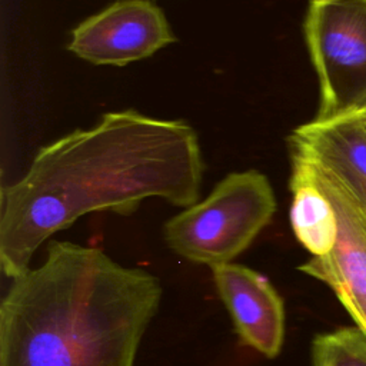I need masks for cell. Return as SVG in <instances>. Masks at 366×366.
<instances>
[{
	"label": "cell",
	"mask_w": 366,
	"mask_h": 366,
	"mask_svg": "<svg viewBox=\"0 0 366 366\" xmlns=\"http://www.w3.org/2000/svg\"><path fill=\"white\" fill-rule=\"evenodd\" d=\"M203 169L197 133L184 120L133 109L104 113L94 126L43 146L1 189V272L10 279L27 272L50 236L87 213L132 214L149 197L194 204Z\"/></svg>",
	"instance_id": "1"
},
{
	"label": "cell",
	"mask_w": 366,
	"mask_h": 366,
	"mask_svg": "<svg viewBox=\"0 0 366 366\" xmlns=\"http://www.w3.org/2000/svg\"><path fill=\"white\" fill-rule=\"evenodd\" d=\"M160 280L102 249L53 240L0 303V366H134Z\"/></svg>",
	"instance_id": "2"
},
{
	"label": "cell",
	"mask_w": 366,
	"mask_h": 366,
	"mask_svg": "<svg viewBox=\"0 0 366 366\" xmlns=\"http://www.w3.org/2000/svg\"><path fill=\"white\" fill-rule=\"evenodd\" d=\"M274 212L276 197L266 174L254 169L233 172L204 200L169 219L163 236L176 254L212 269L242 254Z\"/></svg>",
	"instance_id": "3"
},
{
	"label": "cell",
	"mask_w": 366,
	"mask_h": 366,
	"mask_svg": "<svg viewBox=\"0 0 366 366\" xmlns=\"http://www.w3.org/2000/svg\"><path fill=\"white\" fill-rule=\"evenodd\" d=\"M305 41L319 80L315 120L366 112V0H310Z\"/></svg>",
	"instance_id": "4"
},
{
	"label": "cell",
	"mask_w": 366,
	"mask_h": 366,
	"mask_svg": "<svg viewBox=\"0 0 366 366\" xmlns=\"http://www.w3.org/2000/svg\"><path fill=\"white\" fill-rule=\"evenodd\" d=\"M176 41L164 11L150 0H116L71 30L67 50L96 66H127Z\"/></svg>",
	"instance_id": "5"
},
{
	"label": "cell",
	"mask_w": 366,
	"mask_h": 366,
	"mask_svg": "<svg viewBox=\"0 0 366 366\" xmlns=\"http://www.w3.org/2000/svg\"><path fill=\"white\" fill-rule=\"evenodd\" d=\"M305 162L335 209L337 239L327 254L313 256L297 269L326 283L356 326L366 333V217L330 177L307 160Z\"/></svg>",
	"instance_id": "6"
},
{
	"label": "cell",
	"mask_w": 366,
	"mask_h": 366,
	"mask_svg": "<svg viewBox=\"0 0 366 366\" xmlns=\"http://www.w3.org/2000/svg\"><path fill=\"white\" fill-rule=\"evenodd\" d=\"M216 292L226 306L242 345L274 359L285 342V303L259 272L224 263L212 267Z\"/></svg>",
	"instance_id": "7"
},
{
	"label": "cell",
	"mask_w": 366,
	"mask_h": 366,
	"mask_svg": "<svg viewBox=\"0 0 366 366\" xmlns=\"http://www.w3.org/2000/svg\"><path fill=\"white\" fill-rule=\"evenodd\" d=\"M299 154L330 177L366 217V114L329 122L312 120L289 136Z\"/></svg>",
	"instance_id": "8"
},
{
	"label": "cell",
	"mask_w": 366,
	"mask_h": 366,
	"mask_svg": "<svg viewBox=\"0 0 366 366\" xmlns=\"http://www.w3.org/2000/svg\"><path fill=\"white\" fill-rule=\"evenodd\" d=\"M290 190V224L296 239L313 256L327 254L337 239V217L307 163L297 154H292Z\"/></svg>",
	"instance_id": "9"
},
{
	"label": "cell",
	"mask_w": 366,
	"mask_h": 366,
	"mask_svg": "<svg viewBox=\"0 0 366 366\" xmlns=\"http://www.w3.org/2000/svg\"><path fill=\"white\" fill-rule=\"evenodd\" d=\"M313 366H366V333L357 326L317 335L312 342Z\"/></svg>",
	"instance_id": "10"
},
{
	"label": "cell",
	"mask_w": 366,
	"mask_h": 366,
	"mask_svg": "<svg viewBox=\"0 0 366 366\" xmlns=\"http://www.w3.org/2000/svg\"><path fill=\"white\" fill-rule=\"evenodd\" d=\"M365 114H366V112H365Z\"/></svg>",
	"instance_id": "11"
}]
</instances>
